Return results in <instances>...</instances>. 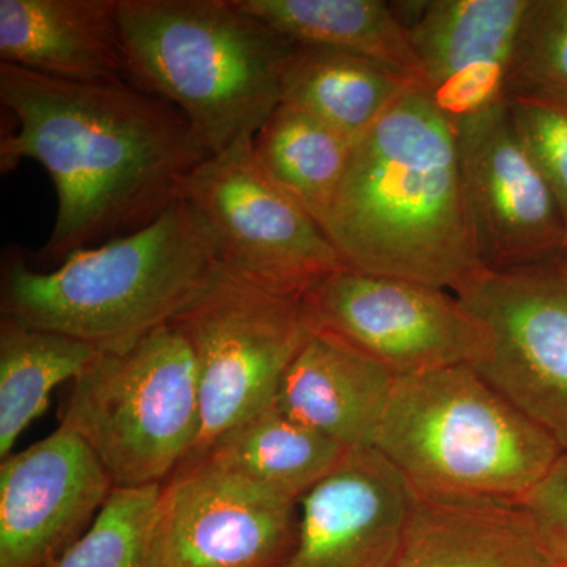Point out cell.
I'll use <instances>...</instances> for the list:
<instances>
[{"label":"cell","instance_id":"52a82bcc","mask_svg":"<svg viewBox=\"0 0 567 567\" xmlns=\"http://www.w3.org/2000/svg\"><path fill=\"white\" fill-rule=\"evenodd\" d=\"M171 323L192 347L199 382V439L188 464L274 404L311 327L301 300L267 292L223 265Z\"/></svg>","mask_w":567,"mask_h":567},{"label":"cell","instance_id":"603a6c76","mask_svg":"<svg viewBox=\"0 0 567 567\" xmlns=\"http://www.w3.org/2000/svg\"><path fill=\"white\" fill-rule=\"evenodd\" d=\"M93 347L54 331L0 320V461L43 415L55 388L73 382L96 357Z\"/></svg>","mask_w":567,"mask_h":567},{"label":"cell","instance_id":"7a4b0ae2","mask_svg":"<svg viewBox=\"0 0 567 567\" xmlns=\"http://www.w3.org/2000/svg\"><path fill=\"white\" fill-rule=\"evenodd\" d=\"M349 270L456 292L483 271L458 171L456 128L425 89L398 100L352 155L324 226Z\"/></svg>","mask_w":567,"mask_h":567},{"label":"cell","instance_id":"d4e9b609","mask_svg":"<svg viewBox=\"0 0 567 567\" xmlns=\"http://www.w3.org/2000/svg\"><path fill=\"white\" fill-rule=\"evenodd\" d=\"M506 100L567 111V0H533L507 70Z\"/></svg>","mask_w":567,"mask_h":567},{"label":"cell","instance_id":"ac0fdd59","mask_svg":"<svg viewBox=\"0 0 567 567\" xmlns=\"http://www.w3.org/2000/svg\"><path fill=\"white\" fill-rule=\"evenodd\" d=\"M121 0H0V63L59 78L128 81Z\"/></svg>","mask_w":567,"mask_h":567},{"label":"cell","instance_id":"5bb4252c","mask_svg":"<svg viewBox=\"0 0 567 567\" xmlns=\"http://www.w3.org/2000/svg\"><path fill=\"white\" fill-rule=\"evenodd\" d=\"M532 2H390L409 33L425 91L451 122L505 102L507 70Z\"/></svg>","mask_w":567,"mask_h":567},{"label":"cell","instance_id":"7c38bea8","mask_svg":"<svg viewBox=\"0 0 567 567\" xmlns=\"http://www.w3.org/2000/svg\"><path fill=\"white\" fill-rule=\"evenodd\" d=\"M300 503L207 461L163 484L155 567H281L297 540Z\"/></svg>","mask_w":567,"mask_h":567},{"label":"cell","instance_id":"30bf717a","mask_svg":"<svg viewBox=\"0 0 567 567\" xmlns=\"http://www.w3.org/2000/svg\"><path fill=\"white\" fill-rule=\"evenodd\" d=\"M301 305L309 327L346 339L395 377L473 365L486 350L483 327L456 295L423 282L344 268Z\"/></svg>","mask_w":567,"mask_h":567},{"label":"cell","instance_id":"ba28073f","mask_svg":"<svg viewBox=\"0 0 567 567\" xmlns=\"http://www.w3.org/2000/svg\"><path fill=\"white\" fill-rule=\"evenodd\" d=\"M252 140L204 159L183 182L178 199L204 224L226 270L301 300L346 265L322 227L265 173Z\"/></svg>","mask_w":567,"mask_h":567},{"label":"cell","instance_id":"4316f807","mask_svg":"<svg viewBox=\"0 0 567 567\" xmlns=\"http://www.w3.org/2000/svg\"><path fill=\"white\" fill-rule=\"evenodd\" d=\"M522 502L551 565L567 567V454Z\"/></svg>","mask_w":567,"mask_h":567},{"label":"cell","instance_id":"484cf974","mask_svg":"<svg viewBox=\"0 0 567 567\" xmlns=\"http://www.w3.org/2000/svg\"><path fill=\"white\" fill-rule=\"evenodd\" d=\"M507 104L518 137L557 200L567 237V111L527 100Z\"/></svg>","mask_w":567,"mask_h":567},{"label":"cell","instance_id":"9c48e42d","mask_svg":"<svg viewBox=\"0 0 567 567\" xmlns=\"http://www.w3.org/2000/svg\"><path fill=\"white\" fill-rule=\"evenodd\" d=\"M486 333L477 374L567 454V271L483 270L453 292Z\"/></svg>","mask_w":567,"mask_h":567},{"label":"cell","instance_id":"2e32d148","mask_svg":"<svg viewBox=\"0 0 567 567\" xmlns=\"http://www.w3.org/2000/svg\"><path fill=\"white\" fill-rule=\"evenodd\" d=\"M395 375L371 354L311 328L284 375L275 405L347 451L371 450Z\"/></svg>","mask_w":567,"mask_h":567},{"label":"cell","instance_id":"5b68a950","mask_svg":"<svg viewBox=\"0 0 567 567\" xmlns=\"http://www.w3.org/2000/svg\"><path fill=\"white\" fill-rule=\"evenodd\" d=\"M374 450L421 491L514 499L565 456L470 364L395 377Z\"/></svg>","mask_w":567,"mask_h":567},{"label":"cell","instance_id":"8992f818","mask_svg":"<svg viewBox=\"0 0 567 567\" xmlns=\"http://www.w3.org/2000/svg\"><path fill=\"white\" fill-rule=\"evenodd\" d=\"M61 425L87 443L115 488L156 486L197 445L199 382L173 323L122 352H103L71 382Z\"/></svg>","mask_w":567,"mask_h":567},{"label":"cell","instance_id":"277c9868","mask_svg":"<svg viewBox=\"0 0 567 567\" xmlns=\"http://www.w3.org/2000/svg\"><path fill=\"white\" fill-rule=\"evenodd\" d=\"M128 81L174 104L210 155L254 137L281 103L293 41L237 0H121Z\"/></svg>","mask_w":567,"mask_h":567},{"label":"cell","instance_id":"e0dca14e","mask_svg":"<svg viewBox=\"0 0 567 567\" xmlns=\"http://www.w3.org/2000/svg\"><path fill=\"white\" fill-rule=\"evenodd\" d=\"M412 491L393 567H554L522 499Z\"/></svg>","mask_w":567,"mask_h":567},{"label":"cell","instance_id":"9a60e30c","mask_svg":"<svg viewBox=\"0 0 567 567\" xmlns=\"http://www.w3.org/2000/svg\"><path fill=\"white\" fill-rule=\"evenodd\" d=\"M412 498L379 451H349L301 498L297 540L281 567H393Z\"/></svg>","mask_w":567,"mask_h":567},{"label":"cell","instance_id":"7402d4cb","mask_svg":"<svg viewBox=\"0 0 567 567\" xmlns=\"http://www.w3.org/2000/svg\"><path fill=\"white\" fill-rule=\"evenodd\" d=\"M257 162L324 233L353 141L308 112L279 103L252 140Z\"/></svg>","mask_w":567,"mask_h":567},{"label":"cell","instance_id":"8fae6325","mask_svg":"<svg viewBox=\"0 0 567 567\" xmlns=\"http://www.w3.org/2000/svg\"><path fill=\"white\" fill-rule=\"evenodd\" d=\"M458 171L481 267L509 271L558 262L565 223L511 118L509 104L454 123Z\"/></svg>","mask_w":567,"mask_h":567},{"label":"cell","instance_id":"83f0119b","mask_svg":"<svg viewBox=\"0 0 567 567\" xmlns=\"http://www.w3.org/2000/svg\"><path fill=\"white\" fill-rule=\"evenodd\" d=\"M558 264L561 265L563 268L567 271V249L561 257H559Z\"/></svg>","mask_w":567,"mask_h":567},{"label":"cell","instance_id":"cb8c5ba5","mask_svg":"<svg viewBox=\"0 0 567 567\" xmlns=\"http://www.w3.org/2000/svg\"><path fill=\"white\" fill-rule=\"evenodd\" d=\"M163 484L115 488L92 527L52 567H155Z\"/></svg>","mask_w":567,"mask_h":567},{"label":"cell","instance_id":"44dd1931","mask_svg":"<svg viewBox=\"0 0 567 567\" xmlns=\"http://www.w3.org/2000/svg\"><path fill=\"white\" fill-rule=\"evenodd\" d=\"M347 453L333 440L286 415L274 402L227 432L193 462H210L300 503Z\"/></svg>","mask_w":567,"mask_h":567},{"label":"cell","instance_id":"ffe728a7","mask_svg":"<svg viewBox=\"0 0 567 567\" xmlns=\"http://www.w3.org/2000/svg\"><path fill=\"white\" fill-rule=\"evenodd\" d=\"M268 28L300 44L334 48L382 63L425 89L409 33L383 0H237Z\"/></svg>","mask_w":567,"mask_h":567},{"label":"cell","instance_id":"6da1fadb","mask_svg":"<svg viewBox=\"0 0 567 567\" xmlns=\"http://www.w3.org/2000/svg\"><path fill=\"white\" fill-rule=\"evenodd\" d=\"M0 102L17 122L0 141L2 173L33 159L54 183L48 260L155 221L210 156L174 104L130 81L59 80L0 63Z\"/></svg>","mask_w":567,"mask_h":567},{"label":"cell","instance_id":"4fadbf2b","mask_svg":"<svg viewBox=\"0 0 567 567\" xmlns=\"http://www.w3.org/2000/svg\"><path fill=\"white\" fill-rule=\"evenodd\" d=\"M0 464V567H52L115 491L87 443L59 425Z\"/></svg>","mask_w":567,"mask_h":567},{"label":"cell","instance_id":"d6986e66","mask_svg":"<svg viewBox=\"0 0 567 567\" xmlns=\"http://www.w3.org/2000/svg\"><path fill=\"white\" fill-rule=\"evenodd\" d=\"M417 87L424 89L363 55L295 43L284 70L281 103L308 112L354 142Z\"/></svg>","mask_w":567,"mask_h":567},{"label":"cell","instance_id":"3957f363","mask_svg":"<svg viewBox=\"0 0 567 567\" xmlns=\"http://www.w3.org/2000/svg\"><path fill=\"white\" fill-rule=\"evenodd\" d=\"M204 224L182 199L141 229L71 254L52 271L22 257L2 268V316L122 352L173 322L218 267Z\"/></svg>","mask_w":567,"mask_h":567}]
</instances>
